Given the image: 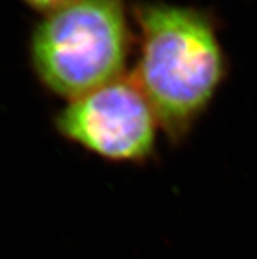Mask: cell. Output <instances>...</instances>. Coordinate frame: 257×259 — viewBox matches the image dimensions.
<instances>
[{
  "mask_svg": "<svg viewBox=\"0 0 257 259\" xmlns=\"http://www.w3.org/2000/svg\"><path fill=\"white\" fill-rule=\"evenodd\" d=\"M139 54L131 76L160 129L181 142L212 104L227 74L213 17L189 6L144 2L134 7Z\"/></svg>",
  "mask_w": 257,
  "mask_h": 259,
  "instance_id": "obj_1",
  "label": "cell"
},
{
  "mask_svg": "<svg viewBox=\"0 0 257 259\" xmlns=\"http://www.w3.org/2000/svg\"><path fill=\"white\" fill-rule=\"evenodd\" d=\"M130 45L127 0H70L34 26L30 62L46 89L71 100L125 75Z\"/></svg>",
  "mask_w": 257,
  "mask_h": 259,
  "instance_id": "obj_2",
  "label": "cell"
},
{
  "mask_svg": "<svg viewBox=\"0 0 257 259\" xmlns=\"http://www.w3.org/2000/svg\"><path fill=\"white\" fill-rule=\"evenodd\" d=\"M56 126L70 142L122 163L147 161L155 151L160 129L150 102L131 75L67 100Z\"/></svg>",
  "mask_w": 257,
  "mask_h": 259,
  "instance_id": "obj_3",
  "label": "cell"
},
{
  "mask_svg": "<svg viewBox=\"0 0 257 259\" xmlns=\"http://www.w3.org/2000/svg\"><path fill=\"white\" fill-rule=\"evenodd\" d=\"M23 2L34 11H38V12H42L46 15V13L56 11L59 7H62L70 0H23Z\"/></svg>",
  "mask_w": 257,
  "mask_h": 259,
  "instance_id": "obj_4",
  "label": "cell"
}]
</instances>
